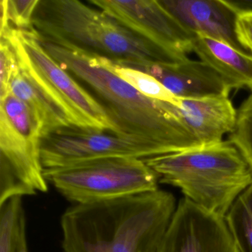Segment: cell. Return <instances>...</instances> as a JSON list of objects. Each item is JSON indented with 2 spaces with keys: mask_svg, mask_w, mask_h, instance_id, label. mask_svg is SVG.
I'll return each instance as SVG.
<instances>
[{
  "mask_svg": "<svg viewBox=\"0 0 252 252\" xmlns=\"http://www.w3.org/2000/svg\"><path fill=\"white\" fill-rule=\"evenodd\" d=\"M156 252H239L223 218L184 197Z\"/></svg>",
  "mask_w": 252,
  "mask_h": 252,
  "instance_id": "obj_10",
  "label": "cell"
},
{
  "mask_svg": "<svg viewBox=\"0 0 252 252\" xmlns=\"http://www.w3.org/2000/svg\"><path fill=\"white\" fill-rule=\"evenodd\" d=\"M0 35V37L5 38L11 44L18 64L71 116L78 127L117 133L116 126L105 109L48 54L33 28L11 27Z\"/></svg>",
  "mask_w": 252,
  "mask_h": 252,
  "instance_id": "obj_7",
  "label": "cell"
},
{
  "mask_svg": "<svg viewBox=\"0 0 252 252\" xmlns=\"http://www.w3.org/2000/svg\"><path fill=\"white\" fill-rule=\"evenodd\" d=\"M33 28L43 39L68 44L141 71L153 64H177L187 59L163 51L79 0H39Z\"/></svg>",
  "mask_w": 252,
  "mask_h": 252,
  "instance_id": "obj_3",
  "label": "cell"
},
{
  "mask_svg": "<svg viewBox=\"0 0 252 252\" xmlns=\"http://www.w3.org/2000/svg\"><path fill=\"white\" fill-rule=\"evenodd\" d=\"M224 220L239 252H252V184L234 200Z\"/></svg>",
  "mask_w": 252,
  "mask_h": 252,
  "instance_id": "obj_16",
  "label": "cell"
},
{
  "mask_svg": "<svg viewBox=\"0 0 252 252\" xmlns=\"http://www.w3.org/2000/svg\"><path fill=\"white\" fill-rule=\"evenodd\" d=\"M11 92L26 104L40 126L42 138L65 127H78L71 116L62 108L40 84L18 64L10 83Z\"/></svg>",
  "mask_w": 252,
  "mask_h": 252,
  "instance_id": "obj_14",
  "label": "cell"
},
{
  "mask_svg": "<svg viewBox=\"0 0 252 252\" xmlns=\"http://www.w3.org/2000/svg\"><path fill=\"white\" fill-rule=\"evenodd\" d=\"M236 32L242 46L252 54V12L239 13Z\"/></svg>",
  "mask_w": 252,
  "mask_h": 252,
  "instance_id": "obj_21",
  "label": "cell"
},
{
  "mask_svg": "<svg viewBox=\"0 0 252 252\" xmlns=\"http://www.w3.org/2000/svg\"><path fill=\"white\" fill-rule=\"evenodd\" d=\"M42 132L30 109L10 92L0 97V206L48 191L41 158Z\"/></svg>",
  "mask_w": 252,
  "mask_h": 252,
  "instance_id": "obj_5",
  "label": "cell"
},
{
  "mask_svg": "<svg viewBox=\"0 0 252 252\" xmlns=\"http://www.w3.org/2000/svg\"><path fill=\"white\" fill-rule=\"evenodd\" d=\"M144 160L160 183L178 187L185 197L221 218L252 184V169L228 141Z\"/></svg>",
  "mask_w": 252,
  "mask_h": 252,
  "instance_id": "obj_4",
  "label": "cell"
},
{
  "mask_svg": "<svg viewBox=\"0 0 252 252\" xmlns=\"http://www.w3.org/2000/svg\"><path fill=\"white\" fill-rule=\"evenodd\" d=\"M39 39L63 68L96 94L118 134L157 144L168 154L202 146L178 116L176 107L140 94L113 71L111 60L68 44Z\"/></svg>",
  "mask_w": 252,
  "mask_h": 252,
  "instance_id": "obj_1",
  "label": "cell"
},
{
  "mask_svg": "<svg viewBox=\"0 0 252 252\" xmlns=\"http://www.w3.org/2000/svg\"><path fill=\"white\" fill-rule=\"evenodd\" d=\"M48 184L73 204L114 200L156 191L158 175L144 159L106 158L44 169Z\"/></svg>",
  "mask_w": 252,
  "mask_h": 252,
  "instance_id": "obj_6",
  "label": "cell"
},
{
  "mask_svg": "<svg viewBox=\"0 0 252 252\" xmlns=\"http://www.w3.org/2000/svg\"><path fill=\"white\" fill-rule=\"evenodd\" d=\"M167 154L163 147L145 140L111 131L75 126L56 129L44 136L41 143L44 169L106 158L147 159Z\"/></svg>",
  "mask_w": 252,
  "mask_h": 252,
  "instance_id": "obj_8",
  "label": "cell"
},
{
  "mask_svg": "<svg viewBox=\"0 0 252 252\" xmlns=\"http://www.w3.org/2000/svg\"><path fill=\"white\" fill-rule=\"evenodd\" d=\"M160 5L190 33L224 42L251 55L236 32L238 11L227 0H158Z\"/></svg>",
  "mask_w": 252,
  "mask_h": 252,
  "instance_id": "obj_11",
  "label": "cell"
},
{
  "mask_svg": "<svg viewBox=\"0 0 252 252\" xmlns=\"http://www.w3.org/2000/svg\"><path fill=\"white\" fill-rule=\"evenodd\" d=\"M193 52L200 61L218 72L232 89L249 88L252 91V55L198 34H194Z\"/></svg>",
  "mask_w": 252,
  "mask_h": 252,
  "instance_id": "obj_15",
  "label": "cell"
},
{
  "mask_svg": "<svg viewBox=\"0 0 252 252\" xmlns=\"http://www.w3.org/2000/svg\"><path fill=\"white\" fill-rule=\"evenodd\" d=\"M183 99L228 96L232 88L210 66L187 58L171 64H153L143 70Z\"/></svg>",
  "mask_w": 252,
  "mask_h": 252,
  "instance_id": "obj_12",
  "label": "cell"
},
{
  "mask_svg": "<svg viewBox=\"0 0 252 252\" xmlns=\"http://www.w3.org/2000/svg\"><path fill=\"white\" fill-rule=\"evenodd\" d=\"M88 3L166 52L186 56L193 51L194 34L184 29L158 0H91Z\"/></svg>",
  "mask_w": 252,
  "mask_h": 252,
  "instance_id": "obj_9",
  "label": "cell"
},
{
  "mask_svg": "<svg viewBox=\"0 0 252 252\" xmlns=\"http://www.w3.org/2000/svg\"><path fill=\"white\" fill-rule=\"evenodd\" d=\"M39 0H1L0 33L10 28L29 29L33 28V18Z\"/></svg>",
  "mask_w": 252,
  "mask_h": 252,
  "instance_id": "obj_18",
  "label": "cell"
},
{
  "mask_svg": "<svg viewBox=\"0 0 252 252\" xmlns=\"http://www.w3.org/2000/svg\"><path fill=\"white\" fill-rule=\"evenodd\" d=\"M237 11L252 12V0H227Z\"/></svg>",
  "mask_w": 252,
  "mask_h": 252,
  "instance_id": "obj_22",
  "label": "cell"
},
{
  "mask_svg": "<svg viewBox=\"0 0 252 252\" xmlns=\"http://www.w3.org/2000/svg\"><path fill=\"white\" fill-rule=\"evenodd\" d=\"M178 116L202 146L222 142L232 132L237 112L228 96L183 99L177 107Z\"/></svg>",
  "mask_w": 252,
  "mask_h": 252,
  "instance_id": "obj_13",
  "label": "cell"
},
{
  "mask_svg": "<svg viewBox=\"0 0 252 252\" xmlns=\"http://www.w3.org/2000/svg\"><path fill=\"white\" fill-rule=\"evenodd\" d=\"M21 252H29V248H28L27 240H25L24 243H23Z\"/></svg>",
  "mask_w": 252,
  "mask_h": 252,
  "instance_id": "obj_23",
  "label": "cell"
},
{
  "mask_svg": "<svg viewBox=\"0 0 252 252\" xmlns=\"http://www.w3.org/2000/svg\"><path fill=\"white\" fill-rule=\"evenodd\" d=\"M18 68L17 56L5 38L0 39V97L11 92L10 83Z\"/></svg>",
  "mask_w": 252,
  "mask_h": 252,
  "instance_id": "obj_20",
  "label": "cell"
},
{
  "mask_svg": "<svg viewBox=\"0 0 252 252\" xmlns=\"http://www.w3.org/2000/svg\"><path fill=\"white\" fill-rule=\"evenodd\" d=\"M111 68L118 76L147 98L168 103L176 107L181 105V98L175 96L151 75L133 67L111 61Z\"/></svg>",
  "mask_w": 252,
  "mask_h": 252,
  "instance_id": "obj_17",
  "label": "cell"
},
{
  "mask_svg": "<svg viewBox=\"0 0 252 252\" xmlns=\"http://www.w3.org/2000/svg\"><path fill=\"white\" fill-rule=\"evenodd\" d=\"M228 142L240 153L252 169V94L237 111V122Z\"/></svg>",
  "mask_w": 252,
  "mask_h": 252,
  "instance_id": "obj_19",
  "label": "cell"
},
{
  "mask_svg": "<svg viewBox=\"0 0 252 252\" xmlns=\"http://www.w3.org/2000/svg\"><path fill=\"white\" fill-rule=\"evenodd\" d=\"M163 190L67 208L60 220L64 252H156L176 210Z\"/></svg>",
  "mask_w": 252,
  "mask_h": 252,
  "instance_id": "obj_2",
  "label": "cell"
}]
</instances>
